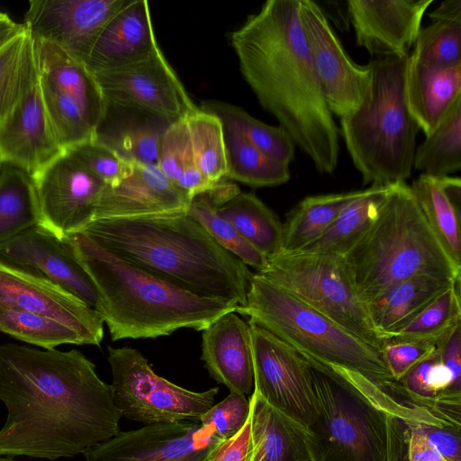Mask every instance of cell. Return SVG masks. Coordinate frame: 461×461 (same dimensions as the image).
I'll return each mask as SVG.
<instances>
[{
	"label": "cell",
	"instance_id": "cell-1",
	"mask_svg": "<svg viewBox=\"0 0 461 461\" xmlns=\"http://www.w3.org/2000/svg\"><path fill=\"white\" fill-rule=\"evenodd\" d=\"M0 400V456L72 457L121 431L111 384L76 349L1 344Z\"/></svg>",
	"mask_w": 461,
	"mask_h": 461
},
{
	"label": "cell",
	"instance_id": "cell-2",
	"mask_svg": "<svg viewBox=\"0 0 461 461\" xmlns=\"http://www.w3.org/2000/svg\"><path fill=\"white\" fill-rule=\"evenodd\" d=\"M300 0H267L229 35L240 72L270 113L321 174L339 157V128L304 38Z\"/></svg>",
	"mask_w": 461,
	"mask_h": 461
},
{
	"label": "cell",
	"instance_id": "cell-3",
	"mask_svg": "<svg viewBox=\"0 0 461 461\" xmlns=\"http://www.w3.org/2000/svg\"><path fill=\"white\" fill-rule=\"evenodd\" d=\"M81 232L121 258L200 296L244 306L253 275L188 213L102 219Z\"/></svg>",
	"mask_w": 461,
	"mask_h": 461
},
{
	"label": "cell",
	"instance_id": "cell-4",
	"mask_svg": "<svg viewBox=\"0 0 461 461\" xmlns=\"http://www.w3.org/2000/svg\"><path fill=\"white\" fill-rule=\"evenodd\" d=\"M65 240L94 282L113 341L203 330L236 303L197 295L106 250L83 232Z\"/></svg>",
	"mask_w": 461,
	"mask_h": 461
},
{
	"label": "cell",
	"instance_id": "cell-5",
	"mask_svg": "<svg viewBox=\"0 0 461 461\" xmlns=\"http://www.w3.org/2000/svg\"><path fill=\"white\" fill-rule=\"evenodd\" d=\"M342 257L363 304L416 275L460 279L461 267L429 227L406 182L393 185L375 223Z\"/></svg>",
	"mask_w": 461,
	"mask_h": 461
},
{
	"label": "cell",
	"instance_id": "cell-6",
	"mask_svg": "<svg viewBox=\"0 0 461 461\" xmlns=\"http://www.w3.org/2000/svg\"><path fill=\"white\" fill-rule=\"evenodd\" d=\"M407 58H375L359 107L340 118V133L363 185L405 182L412 172L420 131L405 99Z\"/></svg>",
	"mask_w": 461,
	"mask_h": 461
},
{
	"label": "cell",
	"instance_id": "cell-7",
	"mask_svg": "<svg viewBox=\"0 0 461 461\" xmlns=\"http://www.w3.org/2000/svg\"><path fill=\"white\" fill-rule=\"evenodd\" d=\"M235 312L319 363L355 371L378 386L394 381L380 349L258 273L251 276L246 304Z\"/></svg>",
	"mask_w": 461,
	"mask_h": 461
},
{
	"label": "cell",
	"instance_id": "cell-8",
	"mask_svg": "<svg viewBox=\"0 0 461 461\" xmlns=\"http://www.w3.org/2000/svg\"><path fill=\"white\" fill-rule=\"evenodd\" d=\"M305 357L318 407L307 433L313 461H385L386 416L376 384L355 371Z\"/></svg>",
	"mask_w": 461,
	"mask_h": 461
},
{
	"label": "cell",
	"instance_id": "cell-9",
	"mask_svg": "<svg viewBox=\"0 0 461 461\" xmlns=\"http://www.w3.org/2000/svg\"><path fill=\"white\" fill-rule=\"evenodd\" d=\"M259 274L366 343L382 349L384 339L358 300L342 256L303 251L267 258Z\"/></svg>",
	"mask_w": 461,
	"mask_h": 461
},
{
	"label": "cell",
	"instance_id": "cell-10",
	"mask_svg": "<svg viewBox=\"0 0 461 461\" xmlns=\"http://www.w3.org/2000/svg\"><path fill=\"white\" fill-rule=\"evenodd\" d=\"M113 403L121 417L144 425L200 422L215 402L219 388L194 392L157 375L132 348L108 347Z\"/></svg>",
	"mask_w": 461,
	"mask_h": 461
},
{
	"label": "cell",
	"instance_id": "cell-11",
	"mask_svg": "<svg viewBox=\"0 0 461 461\" xmlns=\"http://www.w3.org/2000/svg\"><path fill=\"white\" fill-rule=\"evenodd\" d=\"M386 416L385 461H461V402L411 401L393 381L376 385Z\"/></svg>",
	"mask_w": 461,
	"mask_h": 461
},
{
	"label": "cell",
	"instance_id": "cell-12",
	"mask_svg": "<svg viewBox=\"0 0 461 461\" xmlns=\"http://www.w3.org/2000/svg\"><path fill=\"white\" fill-rule=\"evenodd\" d=\"M254 391L307 433L318 416L307 358L267 330L249 321Z\"/></svg>",
	"mask_w": 461,
	"mask_h": 461
},
{
	"label": "cell",
	"instance_id": "cell-13",
	"mask_svg": "<svg viewBox=\"0 0 461 461\" xmlns=\"http://www.w3.org/2000/svg\"><path fill=\"white\" fill-rule=\"evenodd\" d=\"M93 76L106 103L150 113L169 124L200 109L160 48L142 61Z\"/></svg>",
	"mask_w": 461,
	"mask_h": 461
},
{
	"label": "cell",
	"instance_id": "cell-14",
	"mask_svg": "<svg viewBox=\"0 0 461 461\" xmlns=\"http://www.w3.org/2000/svg\"><path fill=\"white\" fill-rule=\"evenodd\" d=\"M299 15L327 105L332 114L348 116L359 107L368 91L370 67L350 59L316 2L300 0Z\"/></svg>",
	"mask_w": 461,
	"mask_h": 461
},
{
	"label": "cell",
	"instance_id": "cell-15",
	"mask_svg": "<svg viewBox=\"0 0 461 461\" xmlns=\"http://www.w3.org/2000/svg\"><path fill=\"white\" fill-rule=\"evenodd\" d=\"M41 226L59 239L81 232L94 221L105 184L65 151L32 177Z\"/></svg>",
	"mask_w": 461,
	"mask_h": 461
},
{
	"label": "cell",
	"instance_id": "cell-16",
	"mask_svg": "<svg viewBox=\"0 0 461 461\" xmlns=\"http://www.w3.org/2000/svg\"><path fill=\"white\" fill-rule=\"evenodd\" d=\"M222 441L197 421L157 423L119 431L84 456L86 461H210Z\"/></svg>",
	"mask_w": 461,
	"mask_h": 461
},
{
	"label": "cell",
	"instance_id": "cell-17",
	"mask_svg": "<svg viewBox=\"0 0 461 461\" xmlns=\"http://www.w3.org/2000/svg\"><path fill=\"white\" fill-rule=\"evenodd\" d=\"M0 304L58 320L75 330L86 345L99 346L104 318L94 308L39 271L0 256Z\"/></svg>",
	"mask_w": 461,
	"mask_h": 461
},
{
	"label": "cell",
	"instance_id": "cell-18",
	"mask_svg": "<svg viewBox=\"0 0 461 461\" xmlns=\"http://www.w3.org/2000/svg\"><path fill=\"white\" fill-rule=\"evenodd\" d=\"M127 0H31L23 26L86 63L102 31Z\"/></svg>",
	"mask_w": 461,
	"mask_h": 461
},
{
	"label": "cell",
	"instance_id": "cell-19",
	"mask_svg": "<svg viewBox=\"0 0 461 461\" xmlns=\"http://www.w3.org/2000/svg\"><path fill=\"white\" fill-rule=\"evenodd\" d=\"M434 0H349L347 10L357 44L375 58H405ZM374 58V59H375Z\"/></svg>",
	"mask_w": 461,
	"mask_h": 461
},
{
	"label": "cell",
	"instance_id": "cell-20",
	"mask_svg": "<svg viewBox=\"0 0 461 461\" xmlns=\"http://www.w3.org/2000/svg\"><path fill=\"white\" fill-rule=\"evenodd\" d=\"M0 256L39 271L101 312L99 293L68 243L42 226H33L0 243Z\"/></svg>",
	"mask_w": 461,
	"mask_h": 461
},
{
	"label": "cell",
	"instance_id": "cell-21",
	"mask_svg": "<svg viewBox=\"0 0 461 461\" xmlns=\"http://www.w3.org/2000/svg\"><path fill=\"white\" fill-rule=\"evenodd\" d=\"M64 152L47 116L38 78L0 125V162L33 177Z\"/></svg>",
	"mask_w": 461,
	"mask_h": 461
},
{
	"label": "cell",
	"instance_id": "cell-22",
	"mask_svg": "<svg viewBox=\"0 0 461 461\" xmlns=\"http://www.w3.org/2000/svg\"><path fill=\"white\" fill-rule=\"evenodd\" d=\"M191 199L172 184L156 163H131V174L105 185L95 221L187 213Z\"/></svg>",
	"mask_w": 461,
	"mask_h": 461
},
{
	"label": "cell",
	"instance_id": "cell-23",
	"mask_svg": "<svg viewBox=\"0 0 461 461\" xmlns=\"http://www.w3.org/2000/svg\"><path fill=\"white\" fill-rule=\"evenodd\" d=\"M159 48L147 0H127L108 22L86 66L94 75L142 61Z\"/></svg>",
	"mask_w": 461,
	"mask_h": 461
},
{
	"label": "cell",
	"instance_id": "cell-24",
	"mask_svg": "<svg viewBox=\"0 0 461 461\" xmlns=\"http://www.w3.org/2000/svg\"><path fill=\"white\" fill-rule=\"evenodd\" d=\"M210 375L230 392L251 395L254 369L249 326L235 312H227L202 333V357Z\"/></svg>",
	"mask_w": 461,
	"mask_h": 461
},
{
	"label": "cell",
	"instance_id": "cell-25",
	"mask_svg": "<svg viewBox=\"0 0 461 461\" xmlns=\"http://www.w3.org/2000/svg\"><path fill=\"white\" fill-rule=\"evenodd\" d=\"M408 109L420 130L430 133L461 98V65L438 68L408 56L404 77Z\"/></svg>",
	"mask_w": 461,
	"mask_h": 461
},
{
	"label": "cell",
	"instance_id": "cell-26",
	"mask_svg": "<svg viewBox=\"0 0 461 461\" xmlns=\"http://www.w3.org/2000/svg\"><path fill=\"white\" fill-rule=\"evenodd\" d=\"M458 280L416 275L393 285L364 306L372 326L386 342Z\"/></svg>",
	"mask_w": 461,
	"mask_h": 461
},
{
	"label": "cell",
	"instance_id": "cell-27",
	"mask_svg": "<svg viewBox=\"0 0 461 461\" xmlns=\"http://www.w3.org/2000/svg\"><path fill=\"white\" fill-rule=\"evenodd\" d=\"M169 125L150 113L106 103L95 139L130 163H156L160 138Z\"/></svg>",
	"mask_w": 461,
	"mask_h": 461
},
{
	"label": "cell",
	"instance_id": "cell-28",
	"mask_svg": "<svg viewBox=\"0 0 461 461\" xmlns=\"http://www.w3.org/2000/svg\"><path fill=\"white\" fill-rule=\"evenodd\" d=\"M250 399L251 447L248 461H313L307 432L268 405Z\"/></svg>",
	"mask_w": 461,
	"mask_h": 461
},
{
	"label": "cell",
	"instance_id": "cell-29",
	"mask_svg": "<svg viewBox=\"0 0 461 461\" xmlns=\"http://www.w3.org/2000/svg\"><path fill=\"white\" fill-rule=\"evenodd\" d=\"M33 41L39 76L70 95L95 131L104 114L106 102L93 74L84 62L59 46L41 40L33 39Z\"/></svg>",
	"mask_w": 461,
	"mask_h": 461
},
{
	"label": "cell",
	"instance_id": "cell-30",
	"mask_svg": "<svg viewBox=\"0 0 461 461\" xmlns=\"http://www.w3.org/2000/svg\"><path fill=\"white\" fill-rule=\"evenodd\" d=\"M411 191L429 227L453 261L461 267V180L420 174Z\"/></svg>",
	"mask_w": 461,
	"mask_h": 461
},
{
	"label": "cell",
	"instance_id": "cell-31",
	"mask_svg": "<svg viewBox=\"0 0 461 461\" xmlns=\"http://www.w3.org/2000/svg\"><path fill=\"white\" fill-rule=\"evenodd\" d=\"M394 185L361 190L319 239L299 251L344 256L375 223Z\"/></svg>",
	"mask_w": 461,
	"mask_h": 461
},
{
	"label": "cell",
	"instance_id": "cell-32",
	"mask_svg": "<svg viewBox=\"0 0 461 461\" xmlns=\"http://www.w3.org/2000/svg\"><path fill=\"white\" fill-rule=\"evenodd\" d=\"M237 185L222 180L217 186L195 195L190 203L188 215L195 220L224 249L249 266L256 273L263 271L267 257L249 244L226 219L218 208L240 193Z\"/></svg>",
	"mask_w": 461,
	"mask_h": 461
},
{
	"label": "cell",
	"instance_id": "cell-33",
	"mask_svg": "<svg viewBox=\"0 0 461 461\" xmlns=\"http://www.w3.org/2000/svg\"><path fill=\"white\" fill-rule=\"evenodd\" d=\"M431 22L420 28L410 55L432 67L461 65V0H446L429 14Z\"/></svg>",
	"mask_w": 461,
	"mask_h": 461
},
{
	"label": "cell",
	"instance_id": "cell-34",
	"mask_svg": "<svg viewBox=\"0 0 461 461\" xmlns=\"http://www.w3.org/2000/svg\"><path fill=\"white\" fill-rule=\"evenodd\" d=\"M219 214L267 258L283 251V223L252 193H238L218 208Z\"/></svg>",
	"mask_w": 461,
	"mask_h": 461
},
{
	"label": "cell",
	"instance_id": "cell-35",
	"mask_svg": "<svg viewBox=\"0 0 461 461\" xmlns=\"http://www.w3.org/2000/svg\"><path fill=\"white\" fill-rule=\"evenodd\" d=\"M361 193L307 196L287 214L283 223V251H299L319 239L336 220L342 210Z\"/></svg>",
	"mask_w": 461,
	"mask_h": 461
},
{
	"label": "cell",
	"instance_id": "cell-36",
	"mask_svg": "<svg viewBox=\"0 0 461 461\" xmlns=\"http://www.w3.org/2000/svg\"><path fill=\"white\" fill-rule=\"evenodd\" d=\"M39 78L34 41L23 30L0 47V125L12 114Z\"/></svg>",
	"mask_w": 461,
	"mask_h": 461
},
{
	"label": "cell",
	"instance_id": "cell-37",
	"mask_svg": "<svg viewBox=\"0 0 461 461\" xmlns=\"http://www.w3.org/2000/svg\"><path fill=\"white\" fill-rule=\"evenodd\" d=\"M221 124L226 158L224 179L253 187L276 186L289 181V166L265 155L232 125Z\"/></svg>",
	"mask_w": 461,
	"mask_h": 461
},
{
	"label": "cell",
	"instance_id": "cell-38",
	"mask_svg": "<svg viewBox=\"0 0 461 461\" xmlns=\"http://www.w3.org/2000/svg\"><path fill=\"white\" fill-rule=\"evenodd\" d=\"M186 118L167 127L159 140L156 164L164 176L192 200L219 184L212 185L197 167Z\"/></svg>",
	"mask_w": 461,
	"mask_h": 461
},
{
	"label": "cell",
	"instance_id": "cell-39",
	"mask_svg": "<svg viewBox=\"0 0 461 461\" xmlns=\"http://www.w3.org/2000/svg\"><path fill=\"white\" fill-rule=\"evenodd\" d=\"M32 178L23 170L2 165L0 170V243L41 224Z\"/></svg>",
	"mask_w": 461,
	"mask_h": 461
},
{
	"label": "cell",
	"instance_id": "cell-40",
	"mask_svg": "<svg viewBox=\"0 0 461 461\" xmlns=\"http://www.w3.org/2000/svg\"><path fill=\"white\" fill-rule=\"evenodd\" d=\"M413 167L420 174L447 176L461 168V98L416 147Z\"/></svg>",
	"mask_w": 461,
	"mask_h": 461
},
{
	"label": "cell",
	"instance_id": "cell-41",
	"mask_svg": "<svg viewBox=\"0 0 461 461\" xmlns=\"http://www.w3.org/2000/svg\"><path fill=\"white\" fill-rule=\"evenodd\" d=\"M200 109L235 127L245 139L272 159L289 166L295 157V143L279 125L267 124L236 105L209 100Z\"/></svg>",
	"mask_w": 461,
	"mask_h": 461
},
{
	"label": "cell",
	"instance_id": "cell-42",
	"mask_svg": "<svg viewBox=\"0 0 461 461\" xmlns=\"http://www.w3.org/2000/svg\"><path fill=\"white\" fill-rule=\"evenodd\" d=\"M0 331L44 349H54L64 344L86 345L77 330L58 320L2 304Z\"/></svg>",
	"mask_w": 461,
	"mask_h": 461
},
{
	"label": "cell",
	"instance_id": "cell-43",
	"mask_svg": "<svg viewBox=\"0 0 461 461\" xmlns=\"http://www.w3.org/2000/svg\"><path fill=\"white\" fill-rule=\"evenodd\" d=\"M461 322L460 280L436 297L388 340L437 344Z\"/></svg>",
	"mask_w": 461,
	"mask_h": 461
},
{
	"label": "cell",
	"instance_id": "cell-44",
	"mask_svg": "<svg viewBox=\"0 0 461 461\" xmlns=\"http://www.w3.org/2000/svg\"><path fill=\"white\" fill-rule=\"evenodd\" d=\"M39 86L52 130L65 151L95 139V130L70 95L41 76Z\"/></svg>",
	"mask_w": 461,
	"mask_h": 461
},
{
	"label": "cell",
	"instance_id": "cell-45",
	"mask_svg": "<svg viewBox=\"0 0 461 461\" xmlns=\"http://www.w3.org/2000/svg\"><path fill=\"white\" fill-rule=\"evenodd\" d=\"M193 154L198 169L212 185L224 180L226 158L221 122L202 109L187 118Z\"/></svg>",
	"mask_w": 461,
	"mask_h": 461
},
{
	"label": "cell",
	"instance_id": "cell-46",
	"mask_svg": "<svg viewBox=\"0 0 461 461\" xmlns=\"http://www.w3.org/2000/svg\"><path fill=\"white\" fill-rule=\"evenodd\" d=\"M397 383L411 401L424 405H431L445 395L461 394L451 372L441 362L437 347Z\"/></svg>",
	"mask_w": 461,
	"mask_h": 461
},
{
	"label": "cell",
	"instance_id": "cell-47",
	"mask_svg": "<svg viewBox=\"0 0 461 461\" xmlns=\"http://www.w3.org/2000/svg\"><path fill=\"white\" fill-rule=\"evenodd\" d=\"M66 151L107 185L118 184L131 171V163L95 139Z\"/></svg>",
	"mask_w": 461,
	"mask_h": 461
},
{
	"label": "cell",
	"instance_id": "cell-48",
	"mask_svg": "<svg viewBox=\"0 0 461 461\" xmlns=\"http://www.w3.org/2000/svg\"><path fill=\"white\" fill-rule=\"evenodd\" d=\"M250 414V399L230 392L219 403H214L200 419L221 440L234 437L245 425Z\"/></svg>",
	"mask_w": 461,
	"mask_h": 461
},
{
	"label": "cell",
	"instance_id": "cell-49",
	"mask_svg": "<svg viewBox=\"0 0 461 461\" xmlns=\"http://www.w3.org/2000/svg\"><path fill=\"white\" fill-rule=\"evenodd\" d=\"M436 347L412 341L387 340L381 351L393 379L398 382Z\"/></svg>",
	"mask_w": 461,
	"mask_h": 461
},
{
	"label": "cell",
	"instance_id": "cell-50",
	"mask_svg": "<svg viewBox=\"0 0 461 461\" xmlns=\"http://www.w3.org/2000/svg\"><path fill=\"white\" fill-rule=\"evenodd\" d=\"M250 447L251 425L249 417L243 428L234 437L220 444L210 461H248Z\"/></svg>",
	"mask_w": 461,
	"mask_h": 461
},
{
	"label": "cell",
	"instance_id": "cell-51",
	"mask_svg": "<svg viewBox=\"0 0 461 461\" xmlns=\"http://www.w3.org/2000/svg\"><path fill=\"white\" fill-rule=\"evenodd\" d=\"M437 348L441 362L453 375L455 385L461 389V322L437 344Z\"/></svg>",
	"mask_w": 461,
	"mask_h": 461
},
{
	"label": "cell",
	"instance_id": "cell-52",
	"mask_svg": "<svg viewBox=\"0 0 461 461\" xmlns=\"http://www.w3.org/2000/svg\"><path fill=\"white\" fill-rule=\"evenodd\" d=\"M23 28V23H17L6 13L0 11V47L21 32Z\"/></svg>",
	"mask_w": 461,
	"mask_h": 461
},
{
	"label": "cell",
	"instance_id": "cell-53",
	"mask_svg": "<svg viewBox=\"0 0 461 461\" xmlns=\"http://www.w3.org/2000/svg\"><path fill=\"white\" fill-rule=\"evenodd\" d=\"M0 461H16L13 457L0 456Z\"/></svg>",
	"mask_w": 461,
	"mask_h": 461
},
{
	"label": "cell",
	"instance_id": "cell-54",
	"mask_svg": "<svg viewBox=\"0 0 461 461\" xmlns=\"http://www.w3.org/2000/svg\"><path fill=\"white\" fill-rule=\"evenodd\" d=\"M1 166H2V164H1V162H0V170H1Z\"/></svg>",
	"mask_w": 461,
	"mask_h": 461
}]
</instances>
